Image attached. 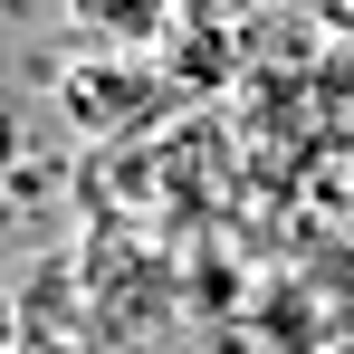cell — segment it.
Here are the masks:
<instances>
[{
	"label": "cell",
	"instance_id": "1",
	"mask_svg": "<svg viewBox=\"0 0 354 354\" xmlns=\"http://www.w3.org/2000/svg\"><path fill=\"white\" fill-rule=\"evenodd\" d=\"M182 19H230V10H249V0H173Z\"/></svg>",
	"mask_w": 354,
	"mask_h": 354
}]
</instances>
